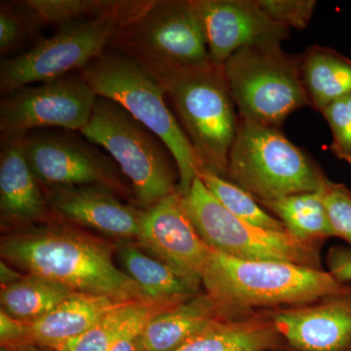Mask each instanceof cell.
I'll return each instance as SVG.
<instances>
[{
    "instance_id": "obj_1",
    "label": "cell",
    "mask_w": 351,
    "mask_h": 351,
    "mask_svg": "<svg viewBox=\"0 0 351 351\" xmlns=\"http://www.w3.org/2000/svg\"><path fill=\"white\" fill-rule=\"evenodd\" d=\"M0 253L9 265L77 294L154 302L114 265L112 246L59 221L49 219L7 233Z\"/></svg>"
},
{
    "instance_id": "obj_2",
    "label": "cell",
    "mask_w": 351,
    "mask_h": 351,
    "mask_svg": "<svg viewBox=\"0 0 351 351\" xmlns=\"http://www.w3.org/2000/svg\"><path fill=\"white\" fill-rule=\"evenodd\" d=\"M202 283L223 311L304 306L348 289L321 269L279 261L242 260L215 250Z\"/></svg>"
},
{
    "instance_id": "obj_3",
    "label": "cell",
    "mask_w": 351,
    "mask_h": 351,
    "mask_svg": "<svg viewBox=\"0 0 351 351\" xmlns=\"http://www.w3.org/2000/svg\"><path fill=\"white\" fill-rule=\"evenodd\" d=\"M108 49L130 58L162 86L180 73L211 62L193 0H152L119 29Z\"/></svg>"
},
{
    "instance_id": "obj_4",
    "label": "cell",
    "mask_w": 351,
    "mask_h": 351,
    "mask_svg": "<svg viewBox=\"0 0 351 351\" xmlns=\"http://www.w3.org/2000/svg\"><path fill=\"white\" fill-rule=\"evenodd\" d=\"M80 73L97 96L117 103L162 141L177 164L178 193L186 195L197 177V160L188 136L168 108L162 85L130 58L110 49Z\"/></svg>"
},
{
    "instance_id": "obj_5",
    "label": "cell",
    "mask_w": 351,
    "mask_h": 351,
    "mask_svg": "<svg viewBox=\"0 0 351 351\" xmlns=\"http://www.w3.org/2000/svg\"><path fill=\"white\" fill-rule=\"evenodd\" d=\"M152 0H120L110 12L59 25L50 38L32 49L0 64V90L4 95L34 83H43L82 71L101 56L123 25L141 15Z\"/></svg>"
},
{
    "instance_id": "obj_6",
    "label": "cell",
    "mask_w": 351,
    "mask_h": 351,
    "mask_svg": "<svg viewBox=\"0 0 351 351\" xmlns=\"http://www.w3.org/2000/svg\"><path fill=\"white\" fill-rule=\"evenodd\" d=\"M163 87L193 145L198 172L205 171L226 179L239 117L223 64L211 61L189 69Z\"/></svg>"
},
{
    "instance_id": "obj_7",
    "label": "cell",
    "mask_w": 351,
    "mask_h": 351,
    "mask_svg": "<svg viewBox=\"0 0 351 351\" xmlns=\"http://www.w3.org/2000/svg\"><path fill=\"white\" fill-rule=\"evenodd\" d=\"M228 178L258 202L319 191L327 179L279 129L240 117L228 156Z\"/></svg>"
},
{
    "instance_id": "obj_8",
    "label": "cell",
    "mask_w": 351,
    "mask_h": 351,
    "mask_svg": "<svg viewBox=\"0 0 351 351\" xmlns=\"http://www.w3.org/2000/svg\"><path fill=\"white\" fill-rule=\"evenodd\" d=\"M80 133L110 154L145 210L178 193L169 149L114 101L97 97L91 119Z\"/></svg>"
},
{
    "instance_id": "obj_9",
    "label": "cell",
    "mask_w": 351,
    "mask_h": 351,
    "mask_svg": "<svg viewBox=\"0 0 351 351\" xmlns=\"http://www.w3.org/2000/svg\"><path fill=\"white\" fill-rule=\"evenodd\" d=\"M240 119L279 129L291 113L309 107L301 75V56L280 44L242 48L223 64Z\"/></svg>"
},
{
    "instance_id": "obj_10",
    "label": "cell",
    "mask_w": 351,
    "mask_h": 351,
    "mask_svg": "<svg viewBox=\"0 0 351 351\" xmlns=\"http://www.w3.org/2000/svg\"><path fill=\"white\" fill-rule=\"evenodd\" d=\"M182 206L201 239L213 250L242 260L279 261L317 269L319 254L314 241L289 232L265 230L246 223L226 209L199 176L182 196Z\"/></svg>"
},
{
    "instance_id": "obj_11",
    "label": "cell",
    "mask_w": 351,
    "mask_h": 351,
    "mask_svg": "<svg viewBox=\"0 0 351 351\" xmlns=\"http://www.w3.org/2000/svg\"><path fill=\"white\" fill-rule=\"evenodd\" d=\"M97 97L80 71L14 90L0 103L1 136L27 135L43 127L80 132L91 119Z\"/></svg>"
},
{
    "instance_id": "obj_12",
    "label": "cell",
    "mask_w": 351,
    "mask_h": 351,
    "mask_svg": "<svg viewBox=\"0 0 351 351\" xmlns=\"http://www.w3.org/2000/svg\"><path fill=\"white\" fill-rule=\"evenodd\" d=\"M25 149L27 163L44 189L98 186L117 195L130 193L117 164L71 134L27 135Z\"/></svg>"
},
{
    "instance_id": "obj_13",
    "label": "cell",
    "mask_w": 351,
    "mask_h": 351,
    "mask_svg": "<svg viewBox=\"0 0 351 351\" xmlns=\"http://www.w3.org/2000/svg\"><path fill=\"white\" fill-rule=\"evenodd\" d=\"M138 240L191 283H202L213 250L198 234L179 193L143 212Z\"/></svg>"
},
{
    "instance_id": "obj_14",
    "label": "cell",
    "mask_w": 351,
    "mask_h": 351,
    "mask_svg": "<svg viewBox=\"0 0 351 351\" xmlns=\"http://www.w3.org/2000/svg\"><path fill=\"white\" fill-rule=\"evenodd\" d=\"M206 36L210 59L223 64L237 51L280 44L290 29L270 20L256 0H193Z\"/></svg>"
},
{
    "instance_id": "obj_15",
    "label": "cell",
    "mask_w": 351,
    "mask_h": 351,
    "mask_svg": "<svg viewBox=\"0 0 351 351\" xmlns=\"http://www.w3.org/2000/svg\"><path fill=\"white\" fill-rule=\"evenodd\" d=\"M279 336L302 351H351V288L271 318Z\"/></svg>"
},
{
    "instance_id": "obj_16",
    "label": "cell",
    "mask_w": 351,
    "mask_h": 351,
    "mask_svg": "<svg viewBox=\"0 0 351 351\" xmlns=\"http://www.w3.org/2000/svg\"><path fill=\"white\" fill-rule=\"evenodd\" d=\"M51 214L61 221L119 239H137L143 212L98 186L45 189Z\"/></svg>"
},
{
    "instance_id": "obj_17",
    "label": "cell",
    "mask_w": 351,
    "mask_h": 351,
    "mask_svg": "<svg viewBox=\"0 0 351 351\" xmlns=\"http://www.w3.org/2000/svg\"><path fill=\"white\" fill-rule=\"evenodd\" d=\"M25 136H1L0 211L2 223L23 228L51 219V212L25 156Z\"/></svg>"
},
{
    "instance_id": "obj_18",
    "label": "cell",
    "mask_w": 351,
    "mask_h": 351,
    "mask_svg": "<svg viewBox=\"0 0 351 351\" xmlns=\"http://www.w3.org/2000/svg\"><path fill=\"white\" fill-rule=\"evenodd\" d=\"M123 302H130L75 293L43 317L27 323L25 343L58 350Z\"/></svg>"
},
{
    "instance_id": "obj_19",
    "label": "cell",
    "mask_w": 351,
    "mask_h": 351,
    "mask_svg": "<svg viewBox=\"0 0 351 351\" xmlns=\"http://www.w3.org/2000/svg\"><path fill=\"white\" fill-rule=\"evenodd\" d=\"M223 309L209 295H195L157 313L143 332L144 351H174L189 339L225 320Z\"/></svg>"
},
{
    "instance_id": "obj_20",
    "label": "cell",
    "mask_w": 351,
    "mask_h": 351,
    "mask_svg": "<svg viewBox=\"0 0 351 351\" xmlns=\"http://www.w3.org/2000/svg\"><path fill=\"white\" fill-rule=\"evenodd\" d=\"M301 75L309 107L319 112L351 93V60L331 48H307L301 55Z\"/></svg>"
},
{
    "instance_id": "obj_21",
    "label": "cell",
    "mask_w": 351,
    "mask_h": 351,
    "mask_svg": "<svg viewBox=\"0 0 351 351\" xmlns=\"http://www.w3.org/2000/svg\"><path fill=\"white\" fill-rule=\"evenodd\" d=\"M117 254L125 272L154 302L180 304L195 297L197 286L162 261L149 257L136 245L121 243Z\"/></svg>"
},
{
    "instance_id": "obj_22",
    "label": "cell",
    "mask_w": 351,
    "mask_h": 351,
    "mask_svg": "<svg viewBox=\"0 0 351 351\" xmlns=\"http://www.w3.org/2000/svg\"><path fill=\"white\" fill-rule=\"evenodd\" d=\"M278 336L271 320H221L174 351H265L276 348Z\"/></svg>"
},
{
    "instance_id": "obj_23",
    "label": "cell",
    "mask_w": 351,
    "mask_h": 351,
    "mask_svg": "<svg viewBox=\"0 0 351 351\" xmlns=\"http://www.w3.org/2000/svg\"><path fill=\"white\" fill-rule=\"evenodd\" d=\"M75 293L32 274L1 288V311L25 323L43 317Z\"/></svg>"
},
{
    "instance_id": "obj_24",
    "label": "cell",
    "mask_w": 351,
    "mask_h": 351,
    "mask_svg": "<svg viewBox=\"0 0 351 351\" xmlns=\"http://www.w3.org/2000/svg\"><path fill=\"white\" fill-rule=\"evenodd\" d=\"M258 203L276 214L288 232L298 239L314 241L335 237L323 201L322 188L313 193H299Z\"/></svg>"
},
{
    "instance_id": "obj_25",
    "label": "cell",
    "mask_w": 351,
    "mask_h": 351,
    "mask_svg": "<svg viewBox=\"0 0 351 351\" xmlns=\"http://www.w3.org/2000/svg\"><path fill=\"white\" fill-rule=\"evenodd\" d=\"M197 175L210 193L237 218L265 230L288 232L280 219L267 213L253 195L234 182L205 171L198 172Z\"/></svg>"
},
{
    "instance_id": "obj_26",
    "label": "cell",
    "mask_w": 351,
    "mask_h": 351,
    "mask_svg": "<svg viewBox=\"0 0 351 351\" xmlns=\"http://www.w3.org/2000/svg\"><path fill=\"white\" fill-rule=\"evenodd\" d=\"M120 0H25L19 2L32 31L45 25H63L113 10Z\"/></svg>"
},
{
    "instance_id": "obj_27",
    "label": "cell",
    "mask_w": 351,
    "mask_h": 351,
    "mask_svg": "<svg viewBox=\"0 0 351 351\" xmlns=\"http://www.w3.org/2000/svg\"><path fill=\"white\" fill-rule=\"evenodd\" d=\"M147 302H123L57 351H110L129 321L142 311Z\"/></svg>"
},
{
    "instance_id": "obj_28",
    "label": "cell",
    "mask_w": 351,
    "mask_h": 351,
    "mask_svg": "<svg viewBox=\"0 0 351 351\" xmlns=\"http://www.w3.org/2000/svg\"><path fill=\"white\" fill-rule=\"evenodd\" d=\"M321 113L331 128L332 154L351 165V93L332 101Z\"/></svg>"
},
{
    "instance_id": "obj_29",
    "label": "cell",
    "mask_w": 351,
    "mask_h": 351,
    "mask_svg": "<svg viewBox=\"0 0 351 351\" xmlns=\"http://www.w3.org/2000/svg\"><path fill=\"white\" fill-rule=\"evenodd\" d=\"M322 195L335 237L346 240L351 247V191L345 184L326 179Z\"/></svg>"
},
{
    "instance_id": "obj_30",
    "label": "cell",
    "mask_w": 351,
    "mask_h": 351,
    "mask_svg": "<svg viewBox=\"0 0 351 351\" xmlns=\"http://www.w3.org/2000/svg\"><path fill=\"white\" fill-rule=\"evenodd\" d=\"M270 20L298 29H306L317 5L315 0H256Z\"/></svg>"
},
{
    "instance_id": "obj_31",
    "label": "cell",
    "mask_w": 351,
    "mask_h": 351,
    "mask_svg": "<svg viewBox=\"0 0 351 351\" xmlns=\"http://www.w3.org/2000/svg\"><path fill=\"white\" fill-rule=\"evenodd\" d=\"M32 31L19 2H1L0 8V52L6 54L19 46Z\"/></svg>"
},
{
    "instance_id": "obj_32",
    "label": "cell",
    "mask_w": 351,
    "mask_h": 351,
    "mask_svg": "<svg viewBox=\"0 0 351 351\" xmlns=\"http://www.w3.org/2000/svg\"><path fill=\"white\" fill-rule=\"evenodd\" d=\"M179 304H167V302H149L145 304L142 311L134 316L119 338L113 343L110 351H144L143 343V332L147 323L152 317L161 311Z\"/></svg>"
},
{
    "instance_id": "obj_33",
    "label": "cell",
    "mask_w": 351,
    "mask_h": 351,
    "mask_svg": "<svg viewBox=\"0 0 351 351\" xmlns=\"http://www.w3.org/2000/svg\"><path fill=\"white\" fill-rule=\"evenodd\" d=\"M27 323L15 319L3 311H0V341L2 348L25 343Z\"/></svg>"
},
{
    "instance_id": "obj_34",
    "label": "cell",
    "mask_w": 351,
    "mask_h": 351,
    "mask_svg": "<svg viewBox=\"0 0 351 351\" xmlns=\"http://www.w3.org/2000/svg\"><path fill=\"white\" fill-rule=\"evenodd\" d=\"M330 274L339 282H351V248L336 247L328 256Z\"/></svg>"
},
{
    "instance_id": "obj_35",
    "label": "cell",
    "mask_w": 351,
    "mask_h": 351,
    "mask_svg": "<svg viewBox=\"0 0 351 351\" xmlns=\"http://www.w3.org/2000/svg\"><path fill=\"white\" fill-rule=\"evenodd\" d=\"M24 276L12 269V265L2 261L0 263V277H1V287H5L14 282H17Z\"/></svg>"
},
{
    "instance_id": "obj_36",
    "label": "cell",
    "mask_w": 351,
    "mask_h": 351,
    "mask_svg": "<svg viewBox=\"0 0 351 351\" xmlns=\"http://www.w3.org/2000/svg\"><path fill=\"white\" fill-rule=\"evenodd\" d=\"M1 351H57L45 346L36 345L32 343H22L19 345L6 346L2 348Z\"/></svg>"
}]
</instances>
